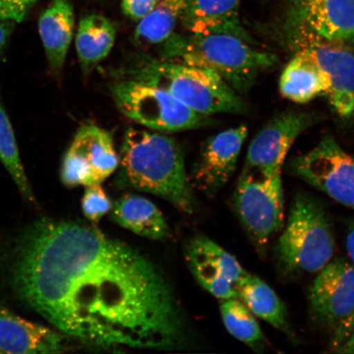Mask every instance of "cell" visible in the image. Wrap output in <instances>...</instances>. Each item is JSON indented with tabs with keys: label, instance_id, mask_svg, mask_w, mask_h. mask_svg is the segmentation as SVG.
I'll list each match as a JSON object with an SVG mask.
<instances>
[{
	"label": "cell",
	"instance_id": "cell-1",
	"mask_svg": "<svg viewBox=\"0 0 354 354\" xmlns=\"http://www.w3.org/2000/svg\"><path fill=\"white\" fill-rule=\"evenodd\" d=\"M17 295L66 335L103 348L171 346L179 322L170 288L139 252L88 225L43 219L22 234Z\"/></svg>",
	"mask_w": 354,
	"mask_h": 354
},
{
	"label": "cell",
	"instance_id": "cell-2",
	"mask_svg": "<svg viewBox=\"0 0 354 354\" xmlns=\"http://www.w3.org/2000/svg\"><path fill=\"white\" fill-rule=\"evenodd\" d=\"M119 166L122 180L132 188L161 197L181 212H193L183 153L174 139L131 127L124 136Z\"/></svg>",
	"mask_w": 354,
	"mask_h": 354
},
{
	"label": "cell",
	"instance_id": "cell-3",
	"mask_svg": "<svg viewBox=\"0 0 354 354\" xmlns=\"http://www.w3.org/2000/svg\"><path fill=\"white\" fill-rule=\"evenodd\" d=\"M229 32L174 33L159 48V59L214 71L239 95H246L277 55Z\"/></svg>",
	"mask_w": 354,
	"mask_h": 354
},
{
	"label": "cell",
	"instance_id": "cell-4",
	"mask_svg": "<svg viewBox=\"0 0 354 354\" xmlns=\"http://www.w3.org/2000/svg\"><path fill=\"white\" fill-rule=\"evenodd\" d=\"M113 74L118 79L132 80L161 88L194 112L206 116L247 112V104L241 96L211 69L137 54L131 55Z\"/></svg>",
	"mask_w": 354,
	"mask_h": 354
},
{
	"label": "cell",
	"instance_id": "cell-5",
	"mask_svg": "<svg viewBox=\"0 0 354 354\" xmlns=\"http://www.w3.org/2000/svg\"><path fill=\"white\" fill-rule=\"evenodd\" d=\"M335 239L319 199L299 193L277 245V254L288 272L318 273L334 259Z\"/></svg>",
	"mask_w": 354,
	"mask_h": 354
},
{
	"label": "cell",
	"instance_id": "cell-6",
	"mask_svg": "<svg viewBox=\"0 0 354 354\" xmlns=\"http://www.w3.org/2000/svg\"><path fill=\"white\" fill-rule=\"evenodd\" d=\"M283 38L295 54L316 62L330 81L326 94L340 118H354V52L348 42L322 37L299 22L287 19Z\"/></svg>",
	"mask_w": 354,
	"mask_h": 354
},
{
	"label": "cell",
	"instance_id": "cell-7",
	"mask_svg": "<svg viewBox=\"0 0 354 354\" xmlns=\"http://www.w3.org/2000/svg\"><path fill=\"white\" fill-rule=\"evenodd\" d=\"M112 94L125 116L149 129L172 132L209 124V116L194 112L167 92L148 84L118 79Z\"/></svg>",
	"mask_w": 354,
	"mask_h": 354
},
{
	"label": "cell",
	"instance_id": "cell-8",
	"mask_svg": "<svg viewBox=\"0 0 354 354\" xmlns=\"http://www.w3.org/2000/svg\"><path fill=\"white\" fill-rule=\"evenodd\" d=\"M308 299L313 315L328 332L335 351L354 332V266L351 261L332 259L318 272Z\"/></svg>",
	"mask_w": 354,
	"mask_h": 354
},
{
	"label": "cell",
	"instance_id": "cell-9",
	"mask_svg": "<svg viewBox=\"0 0 354 354\" xmlns=\"http://www.w3.org/2000/svg\"><path fill=\"white\" fill-rule=\"evenodd\" d=\"M234 201L248 236L257 249L263 251L284 224L285 198L281 174L270 178L241 174Z\"/></svg>",
	"mask_w": 354,
	"mask_h": 354
},
{
	"label": "cell",
	"instance_id": "cell-10",
	"mask_svg": "<svg viewBox=\"0 0 354 354\" xmlns=\"http://www.w3.org/2000/svg\"><path fill=\"white\" fill-rule=\"evenodd\" d=\"M292 172L335 201L354 210V157L327 135L308 152L292 159Z\"/></svg>",
	"mask_w": 354,
	"mask_h": 354
},
{
	"label": "cell",
	"instance_id": "cell-11",
	"mask_svg": "<svg viewBox=\"0 0 354 354\" xmlns=\"http://www.w3.org/2000/svg\"><path fill=\"white\" fill-rule=\"evenodd\" d=\"M119 156L107 131L86 124L80 127L62 162L60 178L66 187L101 184L117 170Z\"/></svg>",
	"mask_w": 354,
	"mask_h": 354
},
{
	"label": "cell",
	"instance_id": "cell-12",
	"mask_svg": "<svg viewBox=\"0 0 354 354\" xmlns=\"http://www.w3.org/2000/svg\"><path fill=\"white\" fill-rule=\"evenodd\" d=\"M321 120L315 113L289 112L278 114L251 141L241 174L270 177L281 174L283 162L296 139Z\"/></svg>",
	"mask_w": 354,
	"mask_h": 354
},
{
	"label": "cell",
	"instance_id": "cell-13",
	"mask_svg": "<svg viewBox=\"0 0 354 354\" xmlns=\"http://www.w3.org/2000/svg\"><path fill=\"white\" fill-rule=\"evenodd\" d=\"M187 259L198 284L221 300L239 299L238 286L248 275L239 261L205 236L193 239Z\"/></svg>",
	"mask_w": 354,
	"mask_h": 354
},
{
	"label": "cell",
	"instance_id": "cell-14",
	"mask_svg": "<svg viewBox=\"0 0 354 354\" xmlns=\"http://www.w3.org/2000/svg\"><path fill=\"white\" fill-rule=\"evenodd\" d=\"M247 135L248 127L241 125L205 141L192 172L194 185L198 190L214 196L228 183L236 170Z\"/></svg>",
	"mask_w": 354,
	"mask_h": 354
},
{
	"label": "cell",
	"instance_id": "cell-15",
	"mask_svg": "<svg viewBox=\"0 0 354 354\" xmlns=\"http://www.w3.org/2000/svg\"><path fill=\"white\" fill-rule=\"evenodd\" d=\"M287 19L323 37L354 42V0H287Z\"/></svg>",
	"mask_w": 354,
	"mask_h": 354
},
{
	"label": "cell",
	"instance_id": "cell-16",
	"mask_svg": "<svg viewBox=\"0 0 354 354\" xmlns=\"http://www.w3.org/2000/svg\"><path fill=\"white\" fill-rule=\"evenodd\" d=\"M66 348L61 334L0 306V351L3 353H59Z\"/></svg>",
	"mask_w": 354,
	"mask_h": 354
},
{
	"label": "cell",
	"instance_id": "cell-17",
	"mask_svg": "<svg viewBox=\"0 0 354 354\" xmlns=\"http://www.w3.org/2000/svg\"><path fill=\"white\" fill-rule=\"evenodd\" d=\"M74 28V8L70 0H53L39 16V37L46 51L48 68L56 77L63 71Z\"/></svg>",
	"mask_w": 354,
	"mask_h": 354
},
{
	"label": "cell",
	"instance_id": "cell-18",
	"mask_svg": "<svg viewBox=\"0 0 354 354\" xmlns=\"http://www.w3.org/2000/svg\"><path fill=\"white\" fill-rule=\"evenodd\" d=\"M242 0H190L180 24L189 33L229 32L256 41L243 28L239 10Z\"/></svg>",
	"mask_w": 354,
	"mask_h": 354
},
{
	"label": "cell",
	"instance_id": "cell-19",
	"mask_svg": "<svg viewBox=\"0 0 354 354\" xmlns=\"http://www.w3.org/2000/svg\"><path fill=\"white\" fill-rule=\"evenodd\" d=\"M279 87L285 98L304 104L317 97L326 96L330 81L315 61L306 55L295 54L283 71Z\"/></svg>",
	"mask_w": 354,
	"mask_h": 354
},
{
	"label": "cell",
	"instance_id": "cell-20",
	"mask_svg": "<svg viewBox=\"0 0 354 354\" xmlns=\"http://www.w3.org/2000/svg\"><path fill=\"white\" fill-rule=\"evenodd\" d=\"M111 211L115 223L138 236L161 240L169 232L161 211L148 198L127 194L114 203Z\"/></svg>",
	"mask_w": 354,
	"mask_h": 354
},
{
	"label": "cell",
	"instance_id": "cell-21",
	"mask_svg": "<svg viewBox=\"0 0 354 354\" xmlns=\"http://www.w3.org/2000/svg\"><path fill=\"white\" fill-rule=\"evenodd\" d=\"M116 37V26L107 17L100 15L82 17L78 26L75 46L84 74L91 73L109 55Z\"/></svg>",
	"mask_w": 354,
	"mask_h": 354
},
{
	"label": "cell",
	"instance_id": "cell-22",
	"mask_svg": "<svg viewBox=\"0 0 354 354\" xmlns=\"http://www.w3.org/2000/svg\"><path fill=\"white\" fill-rule=\"evenodd\" d=\"M238 296L255 317L293 338L284 303L262 279L248 273L238 286Z\"/></svg>",
	"mask_w": 354,
	"mask_h": 354
},
{
	"label": "cell",
	"instance_id": "cell-23",
	"mask_svg": "<svg viewBox=\"0 0 354 354\" xmlns=\"http://www.w3.org/2000/svg\"><path fill=\"white\" fill-rule=\"evenodd\" d=\"M190 0H160L153 11L139 21L133 35L136 46L160 44L174 33Z\"/></svg>",
	"mask_w": 354,
	"mask_h": 354
},
{
	"label": "cell",
	"instance_id": "cell-24",
	"mask_svg": "<svg viewBox=\"0 0 354 354\" xmlns=\"http://www.w3.org/2000/svg\"><path fill=\"white\" fill-rule=\"evenodd\" d=\"M221 318L225 328L233 337L253 349L262 353L266 340L255 316L239 299L221 300L220 305Z\"/></svg>",
	"mask_w": 354,
	"mask_h": 354
},
{
	"label": "cell",
	"instance_id": "cell-25",
	"mask_svg": "<svg viewBox=\"0 0 354 354\" xmlns=\"http://www.w3.org/2000/svg\"><path fill=\"white\" fill-rule=\"evenodd\" d=\"M0 161L26 201L35 202L32 187L26 176L10 118L0 100Z\"/></svg>",
	"mask_w": 354,
	"mask_h": 354
},
{
	"label": "cell",
	"instance_id": "cell-26",
	"mask_svg": "<svg viewBox=\"0 0 354 354\" xmlns=\"http://www.w3.org/2000/svg\"><path fill=\"white\" fill-rule=\"evenodd\" d=\"M82 207L86 219L97 224L112 210L113 203L101 184H94L86 187Z\"/></svg>",
	"mask_w": 354,
	"mask_h": 354
},
{
	"label": "cell",
	"instance_id": "cell-27",
	"mask_svg": "<svg viewBox=\"0 0 354 354\" xmlns=\"http://www.w3.org/2000/svg\"><path fill=\"white\" fill-rule=\"evenodd\" d=\"M38 0H0V19L24 21Z\"/></svg>",
	"mask_w": 354,
	"mask_h": 354
},
{
	"label": "cell",
	"instance_id": "cell-28",
	"mask_svg": "<svg viewBox=\"0 0 354 354\" xmlns=\"http://www.w3.org/2000/svg\"><path fill=\"white\" fill-rule=\"evenodd\" d=\"M160 0H122V10L133 21H140L151 12Z\"/></svg>",
	"mask_w": 354,
	"mask_h": 354
},
{
	"label": "cell",
	"instance_id": "cell-29",
	"mask_svg": "<svg viewBox=\"0 0 354 354\" xmlns=\"http://www.w3.org/2000/svg\"><path fill=\"white\" fill-rule=\"evenodd\" d=\"M15 26V21L0 19V56L6 50Z\"/></svg>",
	"mask_w": 354,
	"mask_h": 354
},
{
	"label": "cell",
	"instance_id": "cell-30",
	"mask_svg": "<svg viewBox=\"0 0 354 354\" xmlns=\"http://www.w3.org/2000/svg\"><path fill=\"white\" fill-rule=\"evenodd\" d=\"M345 246H346L349 261L354 266V219L348 221L345 236Z\"/></svg>",
	"mask_w": 354,
	"mask_h": 354
},
{
	"label": "cell",
	"instance_id": "cell-31",
	"mask_svg": "<svg viewBox=\"0 0 354 354\" xmlns=\"http://www.w3.org/2000/svg\"><path fill=\"white\" fill-rule=\"evenodd\" d=\"M335 352L339 353H354V332L346 342L335 349Z\"/></svg>",
	"mask_w": 354,
	"mask_h": 354
},
{
	"label": "cell",
	"instance_id": "cell-32",
	"mask_svg": "<svg viewBox=\"0 0 354 354\" xmlns=\"http://www.w3.org/2000/svg\"><path fill=\"white\" fill-rule=\"evenodd\" d=\"M3 351H0V354H3Z\"/></svg>",
	"mask_w": 354,
	"mask_h": 354
},
{
	"label": "cell",
	"instance_id": "cell-33",
	"mask_svg": "<svg viewBox=\"0 0 354 354\" xmlns=\"http://www.w3.org/2000/svg\"><path fill=\"white\" fill-rule=\"evenodd\" d=\"M354 43V42H353Z\"/></svg>",
	"mask_w": 354,
	"mask_h": 354
}]
</instances>
